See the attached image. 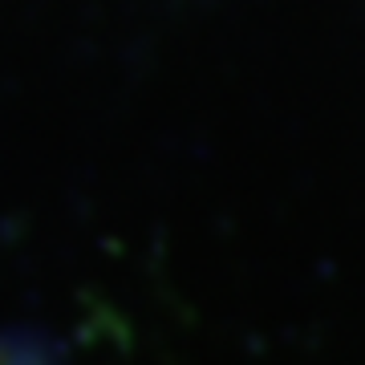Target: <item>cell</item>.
<instances>
[{"label":"cell","mask_w":365,"mask_h":365,"mask_svg":"<svg viewBox=\"0 0 365 365\" xmlns=\"http://www.w3.org/2000/svg\"><path fill=\"white\" fill-rule=\"evenodd\" d=\"M0 365H49V357L25 341H0Z\"/></svg>","instance_id":"1"}]
</instances>
